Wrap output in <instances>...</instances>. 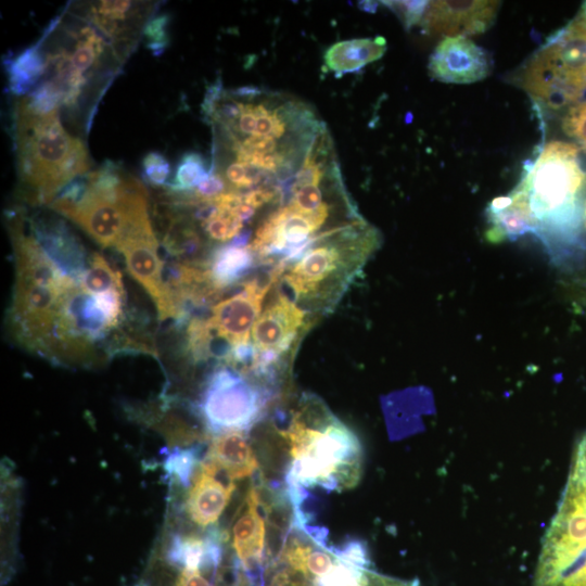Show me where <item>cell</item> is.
I'll return each instance as SVG.
<instances>
[{
	"mask_svg": "<svg viewBox=\"0 0 586 586\" xmlns=\"http://www.w3.org/2000/svg\"><path fill=\"white\" fill-rule=\"evenodd\" d=\"M37 42L46 61L41 81L60 93L62 106L73 119L85 120L89 131L102 95L125 61L87 14L67 21L61 13Z\"/></svg>",
	"mask_w": 586,
	"mask_h": 586,
	"instance_id": "cell-1",
	"label": "cell"
},
{
	"mask_svg": "<svg viewBox=\"0 0 586 586\" xmlns=\"http://www.w3.org/2000/svg\"><path fill=\"white\" fill-rule=\"evenodd\" d=\"M282 435L290 446L286 482L293 504H300L303 487L341 492L358 484L361 444L317 395L303 394Z\"/></svg>",
	"mask_w": 586,
	"mask_h": 586,
	"instance_id": "cell-2",
	"label": "cell"
},
{
	"mask_svg": "<svg viewBox=\"0 0 586 586\" xmlns=\"http://www.w3.org/2000/svg\"><path fill=\"white\" fill-rule=\"evenodd\" d=\"M381 244L377 228L361 216L319 234L280 279L308 314L331 311Z\"/></svg>",
	"mask_w": 586,
	"mask_h": 586,
	"instance_id": "cell-3",
	"label": "cell"
},
{
	"mask_svg": "<svg viewBox=\"0 0 586 586\" xmlns=\"http://www.w3.org/2000/svg\"><path fill=\"white\" fill-rule=\"evenodd\" d=\"M23 221L12 213L8 225L15 268L8 321L17 343L50 360L65 296L77 281L55 266Z\"/></svg>",
	"mask_w": 586,
	"mask_h": 586,
	"instance_id": "cell-4",
	"label": "cell"
},
{
	"mask_svg": "<svg viewBox=\"0 0 586 586\" xmlns=\"http://www.w3.org/2000/svg\"><path fill=\"white\" fill-rule=\"evenodd\" d=\"M13 131L18 178L29 201L49 206L68 182L89 173L88 150L64 129L60 110L38 113L21 99Z\"/></svg>",
	"mask_w": 586,
	"mask_h": 586,
	"instance_id": "cell-5",
	"label": "cell"
},
{
	"mask_svg": "<svg viewBox=\"0 0 586 586\" xmlns=\"http://www.w3.org/2000/svg\"><path fill=\"white\" fill-rule=\"evenodd\" d=\"M49 207L74 221L102 247H114L132 219L149 208L143 184L107 161L68 182Z\"/></svg>",
	"mask_w": 586,
	"mask_h": 586,
	"instance_id": "cell-6",
	"label": "cell"
},
{
	"mask_svg": "<svg viewBox=\"0 0 586 586\" xmlns=\"http://www.w3.org/2000/svg\"><path fill=\"white\" fill-rule=\"evenodd\" d=\"M578 152L572 143H548L515 187L536 222V235L549 249L556 241L573 243L584 220L582 191L586 173L578 161Z\"/></svg>",
	"mask_w": 586,
	"mask_h": 586,
	"instance_id": "cell-7",
	"label": "cell"
},
{
	"mask_svg": "<svg viewBox=\"0 0 586 586\" xmlns=\"http://www.w3.org/2000/svg\"><path fill=\"white\" fill-rule=\"evenodd\" d=\"M534 586H586V432L575 445L561 498L542 539Z\"/></svg>",
	"mask_w": 586,
	"mask_h": 586,
	"instance_id": "cell-8",
	"label": "cell"
},
{
	"mask_svg": "<svg viewBox=\"0 0 586 586\" xmlns=\"http://www.w3.org/2000/svg\"><path fill=\"white\" fill-rule=\"evenodd\" d=\"M520 85L552 110L586 103V4L530 58Z\"/></svg>",
	"mask_w": 586,
	"mask_h": 586,
	"instance_id": "cell-9",
	"label": "cell"
},
{
	"mask_svg": "<svg viewBox=\"0 0 586 586\" xmlns=\"http://www.w3.org/2000/svg\"><path fill=\"white\" fill-rule=\"evenodd\" d=\"M272 393L231 366L217 367L206 379L198 409L209 431H247L265 415Z\"/></svg>",
	"mask_w": 586,
	"mask_h": 586,
	"instance_id": "cell-10",
	"label": "cell"
},
{
	"mask_svg": "<svg viewBox=\"0 0 586 586\" xmlns=\"http://www.w3.org/2000/svg\"><path fill=\"white\" fill-rule=\"evenodd\" d=\"M308 327L309 314L288 294L278 292L253 326L254 355L246 371L256 379L271 382L283 357L292 352Z\"/></svg>",
	"mask_w": 586,
	"mask_h": 586,
	"instance_id": "cell-11",
	"label": "cell"
},
{
	"mask_svg": "<svg viewBox=\"0 0 586 586\" xmlns=\"http://www.w3.org/2000/svg\"><path fill=\"white\" fill-rule=\"evenodd\" d=\"M149 209L128 226L115 249L123 255L128 272L152 298L161 320L178 319V311L164 279V260Z\"/></svg>",
	"mask_w": 586,
	"mask_h": 586,
	"instance_id": "cell-12",
	"label": "cell"
},
{
	"mask_svg": "<svg viewBox=\"0 0 586 586\" xmlns=\"http://www.w3.org/2000/svg\"><path fill=\"white\" fill-rule=\"evenodd\" d=\"M500 1H429L422 18L430 35L467 37L486 31L494 24Z\"/></svg>",
	"mask_w": 586,
	"mask_h": 586,
	"instance_id": "cell-13",
	"label": "cell"
},
{
	"mask_svg": "<svg viewBox=\"0 0 586 586\" xmlns=\"http://www.w3.org/2000/svg\"><path fill=\"white\" fill-rule=\"evenodd\" d=\"M492 59L486 50L467 37H445L429 61V73L446 84H472L488 76Z\"/></svg>",
	"mask_w": 586,
	"mask_h": 586,
	"instance_id": "cell-14",
	"label": "cell"
},
{
	"mask_svg": "<svg viewBox=\"0 0 586 586\" xmlns=\"http://www.w3.org/2000/svg\"><path fill=\"white\" fill-rule=\"evenodd\" d=\"M31 232L48 257L66 276L80 280L90 256L81 242L61 219L36 216L29 220Z\"/></svg>",
	"mask_w": 586,
	"mask_h": 586,
	"instance_id": "cell-15",
	"label": "cell"
},
{
	"mask_svg": "<svg viewBox=\"0 0 586 586\" xmlns=\"http://www.w3.org/2000/svg\"><path fill=\"white\" fill-rule=\"evenodd\" d=\"M219 475L221 473L205 460L192 476L186 510L190 520L200 527H207L217 522L234 491V482L229 479L222 480Z\"/></svg>",
	"mask_w": 586,
	"mask_h": 586,
	"instance_id": "cell-16",
	"label": "cell"
},
{
	"mask_svg": "<svg viewBox=\"0 0 586 586\" xmlns=\"http://www.w3.org/2000/svg\"><path fill=\"white\" fill-rule=\"evenodd\" d=\"M256 487H251L232 526V547L241 568L251 573L264 563L266 522Z\"/></svg>",
	"mask_w": 586,
	"mask_h": 586,
	"instance_id": "cell-17",
	"label": "cell"
},
{
	"mask_svg": "<svg viewBox=\"0 0 586 586\" xmlns=\"http://www.w3.org/2000/svg\"><path fill=\"white\" fill-rule=\"evenodd\" d=\"M206 461L231 481L251 476L258 462L244 431L218 433L212 441Z\"/></svg>",
	"mask_w": 586,
	"mask_h": 586,
	"instance_id": "cell-18",
	"label": "cell"
},
{
	"mask_svg": "<svg viewBox=\"0 0 586 586\" xmlns=\"http://www.w3.org/2000/svg\"><path fill=\"white\" fill-rule=\"evenodd\" d=\"M487 216L492 227L486 237L493 242L515 240L525 233L537 232L527 203L517 188L507 195L494 199L487 207Z\"/></svg>",
	"mask_w": 586,
	"mask_h": 586,
	"instance_id": "cell-19",
	"label": "cell"
},
{
	"mask_svg": "<svg viewBox=\"0 0 586 586\" xmlns=\"http://www.w3.org/2000/svg\"><path fill=\"white\" fill-rule=\"evenodd\" d=\"M250 231H243L231 242L212 251L207 259V269L218 289L227 290L244 281L257 263L250 247Z\"/></svg>",
	"mask_w": 586,
	"mask_h": 586,
	"instance_id": "cell-20",
	"label": "cell"
},
{
	"mask_svg": "<svg viewBox=\"0 0 586 586\" xmlns=\"http://www.w3.org/2000/svg\"><path fill=\"white\" fill-rule=\"evenodd\" d=\"M386 48V40L381 36L342 40L326 51L324 65L335 76L358 72L367 64L381 59Z\"/></svg>",
	"mask_w": 586,
	"mask_h": 586,
	"instance_id": "cell-21",
	"label": "cell"
},
{
	"mask_svg": "<svg viewBox=\"0 0 586 586\" xmlns=\"http://www.w3.org/2000/svg\"><path fill=\"white\" fill-rule=\"evenodd\" d=\"M5 69L10 91L15 95H27L44 75L46 61L40 44L36 42L18 54L7 58Z\"/></svg>",
	"mask_w": 586,
	"mask_h": 586,
	"instance_id": "cell-22",
	"label": "cell"
},
{
	"mask_svg": "<svg viewBox=\"0 0 586 586\" xmlns=\"http://www.w3.org/2000/svg\"><path fill=\"white\" fill-rule=\"evenodd\" d=\"M78 284L84 292L89 294L124 286L120 272L98 252L90 255L88 267Z\"/></svg>",
	"mask_w": 586,
	"mask_h": 586,
	"instance_id": "cell-23",
	"label": "cell"
},
{
	"mask_svg": "<svg viewBox=\"0 0 586 586\" xmlns=\"http://www.w3.org/2000/svg\"><path fill=\"white\" fill-rule=\"evenodd\" d=\"M211 165L198 152L184 153L176 167L174 179L165 188L173 193L192 192L211 174Z\"/></svg>",
	"mask_w": 586,
	"mask_h": 586,
	"instance_id": "cell-24",
	"label": "cell"
},
{
	"mask_svg": "<svg viewBox=\"0 0 586 586\" xmlns=\"http://www.w3.org/2000/svg\"><path fill=\"white\" fill-rule=\"evenodd\" d=\"M168 25L169 15L166 13L152 15L144 25L145 46L154 55H161L169 44Z\"/></svg>",
	"mask_w": 586,
	"mask_h": 586,
	"instance_id": "cell-25",
	"label": "cell"
},
{
	"mask_svg": "<svg viewBox=\"0 0 586 586\" xmlns=\"http://www.w3.org/2000/svg\"><path fill=\"white\" fill-rule=\"evenodd\" d=\"M143 178L154 187H165L170 174V165L166 157L158 152L148 153L143 161Z\"/></svg>",
	"mask_w": 586,
	"mask_h": 586,
	"instance_id": "cell-26",
	"label": "cell"
},
{
	"mask_svg": "<svg viewBox=\"0 0 586 586\" xmlns=\"http://www.w3.org/2000/svg\"><path fill=\"white\" fill-rule=\"evenodd\" d=\"M217 564L218 562L198 566L178 565L180 572L177 575L174 586H215L214 573H209L208 569H214Z\"/></svg>",
	"mask_w": 586,
	"mask_h": 586,
	"instance_id": "cell-27",
	"label": "cell"
},
{
	"mask_svg": "<svg viewBox=\"0 0 586 586\" xmlns=\"http://www.w3.org/2000/svg\"><path fill=\"white\" fill-rule=\"evenodd\" d=\"M166 462V469L170 475L178 477L188 485L192 480V472L195 467L196 454L194 450H177L173 453Z\"/></svg>",
	"mask_w": 586,
	"mask_h": 586,
	"instance_id": "cell-28",
	"label": "cell"
},
{
	"mask_svg": "<svg viewBox=\"0 0 586 586\" xmlns=\"http://www.w3.org/2000/svg\"><path fill=\"white\" fill-rule=\"evenodd\" d=\"M562 127L564 132L576 139L586 151V103L570 107L564 115Z\"/></svg>",
	"mask_w": 586,
	"mask_h": 586,
	"instance_id": "cell-29",
	"label": "cell"
},
{
	"mask_svg": "<svg viewBox=\"0 0 586 586\" xmlns=\"http://www.w3.org/2000/svg\"><path fill=\"white\" fill-rule=\"evenodd\" d=\"M383 3L397 13L406 28H410L422 21L429 1H388Z\"/></svg>",
	"mask_w": 586,
	"mask_h": 586,
	"instance_id": "cell-30",
	"label": "cell"
},
{
	"mask_svg": "<svg viewBox=\"0 0 586 586\" xmlns=\"http://www.w3.org/2000/svg\"><path fill=\"white\" fill-rule=\"evenodd\" d=\"M584 219H585V225H586V206L584 208Z\"/></svg>",
	"mask_w": 586,
	"mask_h": 586,
	"instance_id": "cell-31",
	"label": "cell"
}]
</instances>
